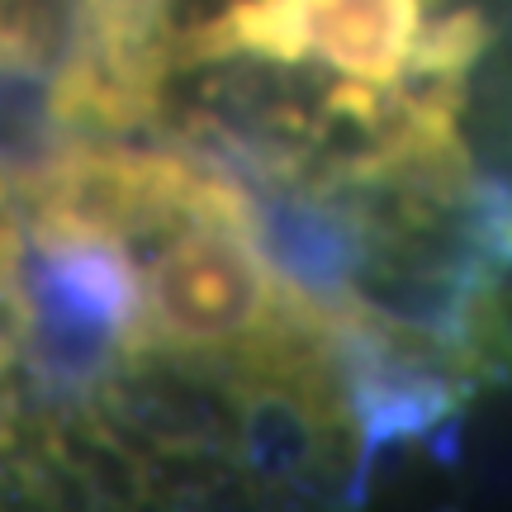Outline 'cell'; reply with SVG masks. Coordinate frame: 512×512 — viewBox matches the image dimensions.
<instances>
[{"label":"cell","mask_w":512,"mask_h":512,"mask_svg":"<svg viewBox=\"0 0 512 512\" xmlns=\"http://www.w3.org/2000/svg\"><path fill=\"white\" fill-rule=\"evenodd\" d=\"M133 128L271 214L418 437L512 380V0H162Z\"/></svg>","instance_id":"cell-1"},{"label":"cell","mask_w":512,"mask_h":512,"mask_svg":"<svg viewBox=\"0 0 512 512\" xmlns=\"http://www.w3.org/2000/svg\"><path fill=\"white\" fill-rule=\"evenodd\" d=\"M157 5L162 0H72L57 86L76 110L105 119L133 110Z\"/></svg>","instance_id":"cell-2"}]
</instances>
